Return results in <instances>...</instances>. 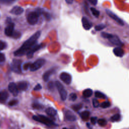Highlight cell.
I'll list each match as a JSON object with an SVG mask.
<instances>
[{"label": "cell", "instance_id": "obj_1", "mask_svg": "<svg viewBox=\"0 0 129 129\" xmlns=\"http://www.w3.org/2000/svg\"><path fill=\"white\" fill-rule=\"evenodd\" d=\"M40 35V31H38L35 32L29 38L26 40L19 48L14 52V55L15 56L20 57L26 54L28 51L36 43Z\"/></svg>", "mask_w": 129, "mask_h": 129}, {"label": "cell", "instance_id": "obj_2", "mask_svg": "<svg viewBox=\"0 0 129 129\" xmlns=\"http://www.w3.org/2000/svg\"><path fill=\"white\" fill-rule=\"evenodd\" d=\"M101 35L102 37L107 39L110 42V43L114 45L118 46L119 47L122 46L123 45L122 42L121 41L119 37L116 35L103 32L101 33Z\"/></svg>", "mask_w": 129, "mask_h": 129}, {"label": "cell", "instance_id": "obj_3", "mask_svg": "<svg viewBox=\"0 0 129 129\" xmlns=\"http://www.w3.org/2000/svg\"><path fill=\"white\" fill-rule=\"evenodd\" d=\"M33 119L36 121L41 122L47 125H56V124L50 118L47 117L41 114H38V115H33L32 117Z\"/></svg>", "mask_w": 129, "mask_h": 129}, {"label": "cell", "instance_id": "obj_4", "mask_svg": "<svg viewBox=\"0 0 129 129\" xmlns=\"http://www.w3.org/2000/svg\"><path fill=\"white\" fill-rule=\"evenodd\" d=\"M45 63V60L43 58H38L33 63L30 64L29 66V70L31 72L36 71L40 69Z\"/></svg>", "mask_w": 129, "mask_h": 129}, {"label": "cell", "instance_id": "obj_5", "mask_svg": "<svg viewBox=\"0 0 129 129\" xmlns=\"http://www.w3.org/2000/svg\"><path fill=\"white\" fill-rule=\"evenodd\" d=\"M39 16L36 11L31 12L27 15V21L30 25H34L38 22Z\"/></svg>", "mask_w": 129, "mask_h": 129}, {"label": "cell", "instance_id": "obj_6", "mask_svg": "<svg viewBox=\"0 0 129 129\" xmlns=\"http://www.w3.org/2000/svg\"><path fill=\"white\" fill-rule=\"evenodd\" d=\"M55 85L58 90L61 99L63 101H64L67 97V92L66 90L64 88L63 85L59 81H55Z\"/></svg>", "mask_w": 129, "mask_h": 129}, {"label": "cell", "instance_id": "obj_7", "mask_svg": "<svg viewBox=\"0 0 129 129\" xmlns=\"http://www.w3.org/2000/svg\"><path fill=\"white\" fill-rule=\"evenodd\" d=\"M21 63L22 61L20 60L17 59H13L11 63V70L16 73L20 74L22 72Z\"/></svg>", "mask_w": 129, "mask_h": 129}, {"label": "cell", "instance_id": "obj_8", "mask_svg": "<svg viewBox=\"0 0 129 129\" xmlns=\"http://www.w3.org/2000/svg\"><path fill=\"white\" fill-rule=\"evenodd\" d=\"M106 13L108 16H109L112 19L114 20L116 23H117L120 26H123L124 25V23L123 21L119 17H118L116 15H115L114 13H113L109 9H106Z\"/></svg>", "mask_w": 129, "mask_h": 129}, {"label": "cell", "instance_id": "obj_9", "mask_svg": "<svg viewBox=\"0 0 129 129\" xmlns=\"http://www.w3.org/2000/svg\"><path fill=\"white\" fill-rule=\"evenodd\" d=\"M42 47V44H38L36 43L35 45H34L27 52L26 54L27 55V57L28 58H31L33 56L34 53L38 51L39 49H40Z\"/></svg>", "mask_w": 129, "mask_h": 129}, {"label": "cell", "instance_id": "obj_10", "mask_svg": "<svg viewBox=\"0 0 129 129\" xmlns=\"http://www.w3.org/2000/svg\"><path fill=\"white\" fill-rule=\"evenodd\" d=\"M59 78L60 80L67 85H70L72 82V76L71 75L67 73L62 72L60 74Z\"/></svg>", "mask_w": 129, "mask_h": 129}, {"label": "cell", "instance_id": "obj_11", "mask_svg": "<svg viewBox=\"0 0 129 129\" xmlns=\"http://www.w3.org/2000/svg\"><path fill=\"white\" fill-rule=\"evenodd\" d=\"M14 27L15 24L13 23H9L5 29V34L6 35L8 36H11L14 32Z\"/></svg>", "mask_w": 129, "mask_h": 129}, {"label": "cell", "instance_id": "obj_12", "mask_svg": "<svg viewBox=\"0 0 129 129\" xmlns=\"http://www.w3.org/2000/svg\"><path fill=\"white\" fill-rule=\"evenodd\" d=\"M8 89L9 91L14 96H16L18 94V89L17 86V85L14 83L11 82L9 84Z\"/></svg>", "mask_w": 129, "mask_h": 129}, {"label": "cell", "instance_id": "obj_13", "mask_svg": "<svg viewBox=\"0 0 129 129\" xmlns=\"http://www.w3.org/2000/svg\"><path fill=\"white\" fill-rule=\"evenodd\" d=\"M55 71V68H52L50 69L49 70L46 71L42 76V78L44 81L47 82L49 79L50 77L52 74H53Z\"/></svg>", "mask_w": 129, "mask_h": 129}, {"label": "cell", "instance_id": "obj_14", "mask_svg": "<svg viewBox=\"0 0 129 129\" xmlns=\"http://www.w3.org/2000/svg\"><path fill=\"white\" fill-rule=\"evenodd\" d=\"M64 116L66 120L69 121H75L77 119L76 115L70 110H67L65 112Z\"/></svg>", "mask_w": 129, "mask_h": 129}, {"label": "cell", "instance_id": "obj_15", "mask_svg": "<svg viewBox=\"0 0 129 129\" xmlns=\"http://www.w3.org/2000/svg\"><path fill=\"white\" fill-rule=\"evenodd\" d=\"M82 25L84 28L86 30H90L92 27V24L89 21V20L85 17H83L82 19Z\"/></svg>", "mask_w": 129, "mask_h": 129}, {"label": "cell", "instance_id": "obj_16", "mask_svg": "<svg viewBox=\"0 0 129 129\" xmlns=\"http://www.w3.org/2000/svg\"><path fill=\"white\" fill-rule=\"evenodd\" d=\"M24 12V9L22 7L20 6H15L11 10L10 13L13 15H19L22 14Z\"/></svg>", "mask_w": 129, "mask_h": 129}, {"label": "cell", "instance_id": "obj_17", "mask_svg": "<svg viewBox=\"0 0 129 129\" xmlns=\"http://www.w3.org/2000/svg\"><path fill=\"white\" fill-rule=\"evenodd\" d=\"M18 90L25 91L27 89L28 87V84L26 81H21L19 82L17 85Z\"/></svg>", "mask_w": 129, "mask_h": 129}, {"label": "cell", "instance_id": "obj_18", "mask_svg": "<svg viewBox=\"0 0 129 129\" xmlns=\"http://www.w3.org/2000/svg\"><path fill=\"white\" fill-rule=\"evenodd\" d=\"M114 55L117 57H122L124 54V50L120 47H116L113 50Z\"/></svg>", "mask_w": 129, "mask_h": 129}, {"label": "cell", "instance_id": "obj_19", "mask_svg": "<svg viewBox=\"0 0 129 129\" xmlns=\"http://www.w3.org/2000/svg\"><path fill=\"white\" fill-rule=\"evenodd\" d=\"M9 97L8 93L5 91L3 90L0 92V102L2 103H4L5 102Z\"/></svg>", "mask_w": 129, "mask_h": 129}, {"label": "cell", "instance_id": "obj_20", "mask_svg": "<svg viewBox=\"0 0 129 129\" xmlns=\"http://www.w3.org/2000/svg\"><path fill=\"white\" fill-rule=\"evenodd\" d=\"M45 112L47 115H48L50 116H55L56 113L57 111L56 110L52 108V107H48L45 110Z\"/></svg>", "mask_w": 129, "mask_h": 129}, {"label": "cell", "instance_id": "obj_21", "mask_svg": "<svg viewBox=\"0 0 129 129\" xmlns=\"http://www.w3.org/2000/svg\"><path fill=\"white\" fill-rule=\"evenodd\" d=\"M93 94V91L91 89H86L83 92V96L85 98L90 97Z\"/></svg>", "mask_w": 129, "mask_h": 129}, {"label": "cell", "instance_id": "obj_22", "mask_svg": "<svg viewBox=\"0 0 129 129\" xmlns=\"http://www.w3.org/2000/svg\"><path fill=\"white\" fill-rule=\"evenodd\" d=\"M90 115V112L88 110H85L80 113V116L83 120H86Z\"/></svg>", "mask_w": 129, "mask_h": 129}, {"label": "cell", "instance_id": "obj_23", "mask_svg": "<svg viewBox=\"0 0 129 129\" xmlns=\"http://www.w3.org/2000/svg\"><path fill=\"white\" fill-rule=\"evenodd\" d=\"M90 10L92 12V14H93V15L96 18H98L99 16L100 15V12L97 10V9H96L95 8H93V7H91L90 8Z\"/></svg>", "mask_w": 129, "mask_h": 129}, {"label": "cell", "instance_id": "obj_24", "mask_svg": "<svg viewBox=\"0 0 129 129\" xmlns=\"http://www.w3.org/2000/svg\"><path fill=\"white\" fill-rule=\"evenodd\" d=\"M120 115L118 113H117L112 116L110 118V120L111 121L114 122V121H118L120 119Z\"/></svg>", "mask_w": 129, "mask_h": 129}, {"label": "cell", "instance_id": "obj_25", "mask_svg": "<svg viewBox=\"0 0 129 129\" xmlns=\"http://www.w3.org/2000/svg\"><path fill=\"white\" fill-rule=\"evenodd\" d=\"M95 96L96 98H106V96L102 92L97 91L95 92Z\"/></svg>", "mask_w": 129, "mask_h": 129}, {"label": "cell", "instance_id": "obj_26", "mask_svg": "<svg viewBox=\"0 0 129 129\" xmlns=\"http://www.w3.org/2000/svg\"><path fill=\"white\" fill-rule=\"evenodd\" d=\"M97 123L99 125L101 126H104L106 125L107 121L104 118H100L97 120Z\"/></svg>", "mask_w": 129, "mask_h": 129}, {"label": "cell", "instance_id": "obj_27", "mask_svg": "<svg viewBox=\"0 0 129 129\" xmlns=\"http://www.w3.org/2000/svg\"><path fill=\"white\" fill-rule=\"evenodd\" d=\"M106 27V25L104 24H98L97 25H96L95 27V30L96 31H101L102 30H103L104 28H105Z\"/></svg>", "mask_w": 129, "mask_h": 129}, {"label": "cell", "instance_id": "obj_28", "mask_svg": "<svg viewBox=\"0 0 129 129\" xmlns=\"http://www.w3.org/2000/svg\"><path fill=\"white\" fill-rule=\"evenodd\" d=\"M42 15H43V16L44 17L45 20L47 21H49L51 19V15H50V14L47 12H45V11H44V12H43Z\"/></svg>", "mask_w": 129, "mask_h": 129}, {"label": "cell", "instance_id": "obj_29", "mask_svg": "<svg viewBox=\"0 0 129 129\" xmlns=\"http://www.w3.org/2000/svg\"><path fill=\"white\" fill-rule=\"evenodd\" d=\"M82 107V104H75L73 106H72V108L73 109L76 111H77L78 110H79L80 109H81Z\"/></svg>", "mask_w": 129, "mask_h": 129}, {"label": "cell", "instance_id": "obj_30", "mask_svg": "<svg viewBox=\"0 0 129 129\" xmlns=\"http://www.w3.org/2000/svg\"><path fill=\"white\" fill-rule=\"evenodd\" d=\"M21 34L20 33V32H18V31H14L12 34V35L11 36V37L15 38V39H17L21 37Z\"/></svg>", "mask_w": 129, "mask_h": 129}, {"label": "cell", "instance_id": "obj_31", "mask_svg": "<svg viewBox=\"0 0 129 129\" xmlns=\"http://www.w3.org/2000/svg\"><path fill=\"white\" fill-rule=\"evenodd\" d=\"M110 105V103L108 101H104L103 102H102L101 105H100V106L103 108H107L108 107H109Z\"/></svg>", "mask_w": 129, "mask_h": 129}, {"label": "cell", "instance_id": "obj_32", "mask_svg": "<svg viewBox=\"0 0 129 129\" xmlns=\"http://www.w3.org/2000/svg\"><path fill=\"white\" fill-rule=\"evenodd\" d=\"M77 97V95L74 93H72L70 94L69 95V99L71 101H74L76 100Z\"/></svg>", "mask_w": 129, "mask_h": 129}, {"label": "cell", "instance_id": "obj_33", "mask_svg": "<svg viewBox=\"0 0 129 129\" xmlns=\"http://www.w3.org/2000/svg\"><path fill=\"white\" fill-rule=\"evenodd\" d=\"M7 47V43L2 40H0V50L5 49Z\"/></svg>", "mask_w": 129, "mask_h": 129}, {"label": "cell", "instance_id": "obj_34", "mask_svg": "<svg viewBox=\"0 0 129 129\" xmlns=\"http://www.w3.org/2000/svg\"><path fill=\"white\" fill-rule=\"evenodd\" d=\"M16 0H0V2L5 4H11Z\"/></svg>", "mask_w": 129, "mask_h": 129}, {"label": "cell", "instance_id": "obj_35", "mask_svg": "<svg viewBox=\"0 0 129 129\" xmlns=\"http://www.w3.org/2000/svg\"><path fill=\"white\" fill-rule=\"evenodd\" d=\"M18 103V101L17 99H13L9 102V105L10 106H14L17 104Z\"/></svg>", "mask_w": 129, "mask_h": 129}, {"label": "cell", "instance_id": "obj_36", "mask_svg": "<svg viewBox=\"0 0 129 129\" xmlns=\"http://www.w3.org/2000/svg\"><path fill=\"white\" fill-rule=\"evenodd\" d=\"M92 104L94 107H98L99 105V101L96 99H93L92 100Z\"/></svg>", "mask_w": 129, "mask_h": 129}, {"label": "cell", "instance_id": "obj_37", "mask_svg": "<svg viewBox=\"0 0 129 129\" xmlns=\"http://www.w3.org/2000/svg\"><path fill=\"white\" fill-rule=\"evenodd\" d=\"M32 106L34 108H35V109H41L42 108V106H41V105L40 104H38V103H34L32 105Z\"/></svg>", "mask_w": 129, "mask_h": 129}, {"label": "cell", "instance_id": "obj_38", "mask_svg": "<svg viewBox=\"0 0 129 129\" xmlns=\"http://www.w3.org/2000/svg\"><path fill=\"white\" fill-rule=\"evenodd\" d=\"M6 60V57L4 53L0 52V62H3Z\"/></svg>", "mask_w": 129, "mask_h": 129}, {"label": "cell", "instance_id": "obj_39", "mask_svg": "<svg viewBox=\"0 0 129 129\" xmlns=\"http://www.w3.org/2000/svg\"><path fill=\"white\" fill-rule=\"evenodd\" d=\"M42 88V86L40 84H38L37 85L35 86V87L34 88V90H35V91H38V90H39L40 89H41Z\"/></svg>", "mask_w": 129, "mask_h": 129}, {"label": "cell", "instance_id": "obj_40", "mask_svg": "<svg viewBox=\"0 0 129 129\" xmlns=\"http://www.w3.org/2000/svg\"><path fill=\"white\" fill-rule=\"evenodd\" d=\"M90 120H91V122L92 124H95L97 122V117H92L91 118Z\"/></svg>", "mask_w": 129, "mask_h": 129}, {"label": "cell", "instance_id": "obj_41", "mask_svg": "<svg viewBox=\"0 0 129 129\" xmlns=\"http://www.w3.org/2000/svg\"><path fill=\"white\" fill-rule=\"evenodd\" d=\"M90 4H91L93 5H96L97 4L98 0H87Z\"/></svg>", "mask_w": 129, "mask_h": 129}, {"label": "cell", "instance_id": "obj_42", "mask_svg": "<svg viewBox=\"0 0 129 129\" xmlns=\"http://www.w3.org/2000/svg\"><path fill=\"white\" fill-rule=\"evenodd\" d=\"M48 87L49 89H51L53 88V83H52L51 82L48 83Z\"/></svg>", "mask_w": 129, "mask_h": 129}, {"label": "cell", "instance_id": "obj_43", "mask_svg": "<svg viewBox=\"0 0 129 129\" xmlns=\"http://www.w3.org/2000/svg\"><path fill=\"white\" fill-rule=\"evenodd\" d=\"M65 1L67 2V3H68L69 4H71L73 2V0H65Z\"/></svg>", "mask_w": 129, "mask_h": 129}, {"label": "cell", "instance_id": "obj_44", "mask_svg": "<svg viewBox=\"0 0 129 129\" xmlns=\"http://www.w3.org/2000/svg\"><path fill=\"white\" fill-rule=\"evenodd\" d=\"M62 129H71V128H67V127H63Z\"/></svg>", "mask_w": 129, "mask_h": 129}]
</instances>
